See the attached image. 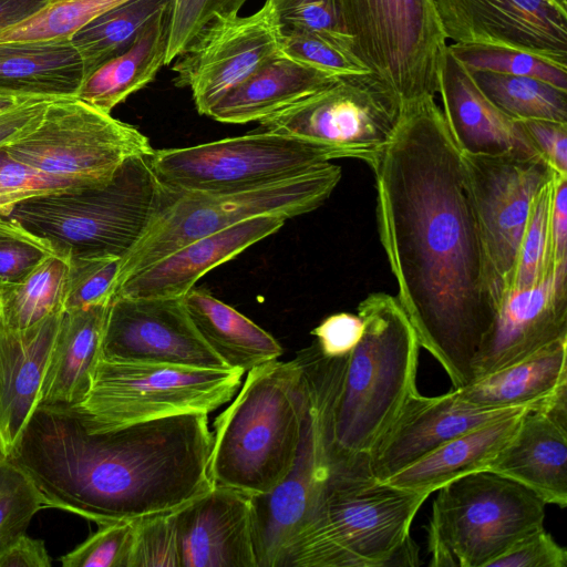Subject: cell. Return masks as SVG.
Listing matches in <instances>:
<instances>
[{
  "instance_id": "6da1fadb",
  "label": "cell",
  "mask_w": 567,
  "mask_h": 567,
  "mask_svg": "<svg viewBox=\"0 0 567 567\" xmlns=\"http://www.w3.org/2000/svg\"><path fill=\"white\" fill-rule=\"evenodd\" d=\"M377 225L419 343L453 389L474 381L503 290L488 258L462 153L434 96L402 103L395 132L368 164Z\"/></svg>"
},
{
  "instance_id": "7a4b0ae2",
  "label": "cell",
  "mask_w": 567,
  "mask_h": 567,
  "mask_svg": "<svg viewBox=\"0 0 567 567\" xmlns=\"http://www.w3.org/2000/svg\"><path fill=\"white\" fill-rule=\"evenodd\" d=\"M208 414L91 432L78 409L38 405L7 458L51 502L96 524L176 512L208 493Z\"/></svg>"
},
{
  "instance_id": "3957f363",
  "label": "cell",
  "mask_w": 567,
  "mask_h": 567,
  "mask_svg": "<svg viewBox=\"0 0 567 567\" xmlns=\"http://www.w3.org/2000/svg\"><path fill=\"white\" fill-rule=\"evenodd\" d=\"M358 315L363 332L348 355L328 358L316 342L302 353L320 393L330 472L367 466L379 437L417 392L421 346L398 299L370 293Z\"/></svg>"
},
{
  "instance_id": "277c9868",
  "label": "cell",
  "mask_w": 567,
  "mask_h": 567,
  "mask_svg": "<svg viewBox=\"0 0 567 567\" xmlns=\"http://www.w3.org/2000/svg\"><path fill=\"white\" fill-rule=\"evenodd\" d=\"M427 497L378 481L367 467L331 471L281 567L417 566L410 528Z\"/></svg>"
},
{
  "instance_id": "5b68a950",
  "label": "cell",
  "mask_w": 567,
  "mask_h": 567,
  "mask_svg": "<svg viewBox=\"0 0 567 567\" xmlns=\"http://www.w3.org/2000/svg\"><path fill=\"white\" fill-rule=\"evenodd\" d=\"M306 402V380L297 358L249 370L238 394L213 424L208 462L213 484L247 496L274 489L296 461Z\"/></svg>"
},
{
  "instance_id": "8992f818",
  "label": "cell",
  "mask_w": 567,
  "mask_h": 567,
  "mask_svg": "<svg viewBox=\"0 0 567 567\" xmlns=\"http://www.w3.org/2000/svg\"><path fill=\"white\" fill-rule=\"evenodd\" d=\"M151 155L125 162L107 182L24 199L4 215L71 258L126 256L165 198Z\"/></svg>"
},
{
  "instance_id": "52a82bcc",
  "label": "cell",
  "mask_w": 567,
  "mask_h": 567,
  "mask_svg": "<svg viewBox=\"0 0 567 567\" xmlns=\"http://www.w3.org/2000/svg\"><path fill=\"white\" fill-rule=\"evenodd\" d=\"M342 176L329 163L316 171L254 188L221 193L178 194L165 198L144 236L122 258L116 287L132 275L181 247L240 221L266 215L296 217L317 209Z\"/></svg>"
},
{
  "instance_id": "ba28073f",
  "label": "cell",
  "mask_w": 567,
  "mask_h": 567,
  "mask_svg": "<svg viewBox=\"0 0 567 567\" xmlns=\"http://www.w3.org/2000/svg\"><path fill=\"white\" fill-rule=\"evenodd\" d=\"M437 491L427 526L432 567H489L520 538L544 527L547 504L492 471L461 476Z\"/></svg>"
},
{
  "instance_id": "9c48e42d",
  "label": "cell",
  "mask_w": 567,
  "mask_h": 567,
  "mask_svg": "<svg viewBox=\"0 0 567 567\" xmlns=\"http://www.w3.org/2000/svg\"><path fill=\"white\" fill-rule=\"evenodd\" d=\"M244 373L100 358L89 393L73 406L91 432L186 413L209 414L234 398Z\"/></svg>"
},
{
  "instance_id": "30bf717a",
  "label": "cell",
  "mask_w": 567,
  "mask_h": 567,
  "mask_svg": "<svg viewBox=\"0 0 567 567\" xmlns=\"http://www.w3.org/2000/svg\"><path fill=\"white\" fill-rule=\"evenodd\" d=\"M354 53L402 103L439 92L447 38L434 0H337Z\"/></svg>"
},
{
  "instance_id": "8fae6325",
  "label": "cell",
  "mask_w": 567,
  "mask_h": 567,
  "mask_svg": "<svg viewBox=\"0 0 567 567\" xmlns=\"http://www.w3.org/2000/svg\"><path fill=\"white\" fill-rule=\"evenodd\" d=\"M337 155L320 145L262 130L187 147L154 150L151 164L168 192L254 188L316 171Z\"/></svg>"
},
{
  "instance_id": "7c38bea8",
  "label": "cell",
  "mask_w": 567,
  "mask_h": 567,
  "mask_svg": "<svg viewBox=\"0 0 567 567\" xmlns=\"http://www.w3.org/2000/svg\"><path fill=\"white\" fill-rule=\"evenodd\" d=\"M401 101L375 73L347 74L261 120L258 130L293 136L369 164L389 143Z\"/></svg>"
},
{
  "instance_id": "4fadbf2b",
  "label": "cell",
  "mask_w": 567,
  "mask_h": 567,
  "mask_svg": "<svg viewBox=\"0 0 567 567\" xmlns=\"http://www.w3.org/2000/svg\"><path fill=\"white\" fill-rule=\"evenodd\" d=\"M45 174L87 183L110 181L128 159L154 152L147 136L82 101H51L40 123L4 146Z\"/></svg>"
},
{
  "instance_id": "5bb4252c",
  "label": "cell",
  "mask_w": 567,
  "mask_h": 567,
  "mask_svg": "<svg viewBox=\"0 0 567 567\" xmlns=\"http://www.w3.org/2000/svg\"><path fill=\"white\" fill-rule=\"evenodd\" d=\"M282 24L271 0L252 14L209 22L174 61V83L189 87L196 110L208 115L228 93L282 54Z\"/></svg>"
},
{
  "instance_id": "9a60e30c",
  "label": "cell",
  "mask_w": 567,
  "mask_h": 567,
  "mask_svg": "<svg viewBox=\"0 0 567 567\" xmlns=\"http://www.w3.org/2000/svg\"><path fill=\"white\" fill-rule=\"evenodd\" d=\"M462 162L484 245L504 296L511 289L533 204L557 173L542 156L462 153Z\"/></svg>"
},
{
  "instance_id": "2e32d148",
  "label": "cell",
  "mask_w": 567,
  "mask_h": 567,
  "mask_svg": "<svg viewBox=\"0 0 567 567\" xmlns=\"http://www.w3.org/2000/svg\"><path fill=\"white\" fill-rule=\"evenodd\" d=\"M302 370L307 402L296 461L274 489L249 496L257 567H281L289 547L311 518L330 473L320 393L312 377Z\"/></svg>"
},
{
  "instance_id": "e0dca14e",
  "label": "cell",
  "mask_w": 567,
  "mask_h": 567,
  "mask_svg": "<svg viewBox=\"0 0 567 567\" xmlns=\"http://www.w3.org/2000/svg\"><path fill=\"white\" fill-rule=\"evenodd\" d=\"M101 358L117 362L230 369L196 330L183 298H113L107 308Z\"/></svg>"
},
{
  "instance_id": "ac0fdd59",
  "label": "cell",
  "mask_w": 567,
  "mask_h": 567,
  "mask_svg": "<svg viewBox=\"0 0 567 567\" xmlns=\"http://www.w3.org/2000/svg\"><path fill=\"white\" fill-rule=\"evenodd\" d=\"M447 39L499 44L567 66V0H434Z\"/></svg>"
},
{
  "instance_id": "d6986e66",
  "label": "cell",
  "mask_w": 567,
  "mask_h": 567,
  "mask_svg": "<svg viewBox=\"0 0 567 567\" xmlns=\"http://www.w3.org/2000/svg\"><path fill=\"white\" fill-rule=\"evenodd\" d=\"M520 409L470 404L455 390L437 395L412 394L367 457L369 474L384 482L447 441Z\"/></svg>"
},
{
  "instance_id": "ffe728a7",
  "label": "cell",
  "mask_w": 567,
  "mask_h": 567,
  "mask_svg": "<svg viewBox=\"0 0 567 567\" xmlns=\"http://www.w3.org/2000/svg\"><path fill=\"white\" fill-rule=\"evenodd\" d=\"M564 338H567V266L533 288L503 296L495 322L476 357L474 381Z\"/></svg>"
},
{
  "instance_id": "44dd1931",
  "label": "cell",
  "mask_w": 567,
  "mask_h": 567,
  "mask_svg": "<svg viewBox=\"0 0 567 567\" xmlns=\"http://www.w3.org/2000/svg\"><path fill=\"white\" fill-rule=\"evenodd\" d=\"M175 516L182 567H257L249 496L214 485Z\"/></svg>"
},
{
  "instance_id": "7402d4cb",
  "label": "cell",
  "mask_w": 567,
  "mask_h": 567,
  "mask_svg": "<svg viewBox=\"0 0 567 567\" xmlns=\"http://www.w3.org/2000/svg\"><path fill=\"white\" fill-rule=\"evenodd\" d=\"M286 220L259 216L196 239L125 279L114 298H183L205 274L272 235Z\"/></svg>"
},
{
  "instance_id": "603a6c76",
  "label": "cell",
  "mask_w": 567,
  "mask_h": 567,
  "mask_svg": "<svg viewBox=\"0 0 567 567\" xmlns=\"http://www.w3.org/2000/svg\"><path fill=\"white\" fill-rule=\"evenodd\" d=\"M540 497L567 505V395L544 410H525L520 422L487 467Z\"/></svg>"
},
{
  "instance_id": "cb8c5ba5",
  "label": "cell",
  "mask_w": 567,
  "mask_h": 567,
  "mask_svg": "<svg viewBox=\"0 0 567 567\" xmlns=\"http://www.w3.org/2000/svg\"><path fill=\"white\" fill-rule=\"evenodd\" d=\"M443 115L462 153L540 156L518 121L496 109L474 83L470 71L449 51L440 74Z\"/></svg>"
},
{
  "instance_id": "d4e9b609",
  "label": "cell",
  "mask_w": 567,
  "mask_h": 567,
  "mask_svg": "<svg viewBox=\"0 0 567 567\" xmlns=\"http://www.w3.org/2000/svg\"><path fill=\"white\" fill-rule=\"evenodd\" d=\"M24 330L0 323V455L7 457L39 405L61 316Z\"/></svg>"
},
{
  "instance_id": "484cf974",
  "label": "cell",
  "mask_w": 567,
  "mask_h": 567,
  "mask_svg": "<svg viewBox=\"0 0 567 567\" xmlns=\"http://www.w3.org/2000/svg\"><path fill=\"white\" fill-rule=\"evenodd\" d=\"M567 338L514 364L454 389L463 401L488 409L543 410L567 395Z\"/></svg>"
},
{
  "instance_id": "4316f807",
  "label": "cell",
  "mask_w": 567,
  "mask_h": 567,
  "mask_svg": "<svg viewBox=\"0 0 567 567\" xmlns=\"http://www.w3.org/2000/svg\"><path fill=\"white\" fill-rule=\"evenodd\" d=\"M109 305L64 310L44 373L39 405H79L101 358Z\"/></svg>"
},
{
  "instance_id": "83f0119b",
  "label": "cell",
  "mask_w": 567,
  "mask_h": 567,
  "mask_svg": "<svg viewBox=\"0 0 567 567\" xmlns=\"http://www.w3.org/2000/svg\"><path fill=\"white\" fill-rule=\"evenodd\" d=\"M339 76L280 54L228 93L207 116L228 124L260 122Z\"/></svg>"
},
{
  "instance_id": "f1b7e54d",
  "label": "cell",
  "mask_w": 567,
  "mask_h": 567,
  "mask_svg": "<svg viewBox=\"0 0 567 567\" xmlns=\"http://www.w3.org/2000/svg\"><path fill=\"white\" fill-rule=\"evenodd\" d=\"M84 80L70 39L0 42V92L42 100L75 97Z\"/></svg>"
},
{
  "instance_id": "f546056e",
  "label": "cell",
  "mask_w": 567,
  "mask_h": 567,
  "mask_svg": "<svg viewBox=\"0 0 567 567\" xmlns=\"http://www.w3.org/2000/svg\"><path fill=\"white\" fill-rule=\"evenodd\" d=\"M525 410H517L447 441L384 482L430 495L461 476L487 470L516 431Z\"/></svg>"
},
{
  "instance_id": "4dcf8cb0",
  "label": "cell",
  "mask_w": 567,
  "mask_h": 567,
  "mask_svg": "<svg viewBox=\"0 0 567 567\" xmlns=\"http://www.w3.org/2000/svg\"><path fill=\"white\" fill-rule=\"evenodd\" d=\"M183 302L196 330L228 368L248 372L282 354L270 333L208 291L194 287Z\"/></svg>"
},
{
  "instance_id": "1f68e13d",
  "label": "cell",
  "mask_w": 567,
  "mask_h": 567,
  "mask_svg": "<svg viewBox=\"0 0 567 567\" xmlns=\"http://www.w3.org/2000/svg\"><path fill=\"white\" fill-rule=\"evenodd\" d=\"M169 6L161 10L124 52L86 76L75 99L104 113L151 83L165 65Z\"/></svg>"
},
{
  "instance_id": "d6a6232c",
  "label": "cell",
  "mask_w": 567,
  "mask_h": 567,
  "mask_svg": "<svg viewBox=\"0 0 567 567\" xmlns=\"http://www.w3.org/2000/svg\"><path fill=\"white\" fill-rule=\"evenodd\" d=\"M70 258L53 254L18 284L0 288V323L24 330L64 311Z\"/></svg>"
},
{
  "instance_id": "836d02e7",
  "label": "cell",
  "mask_w": 567,
  "mask_h": 567,
  "mask_svg": "<svg viewBox=\"0 0 567 567\" xmlns=\"http://www.w3.org/2000/svg\"><path fill=\"white\" fill-rule=\"evenodd\" d=\"M171 0H127L102 13L71 38L84 68V79L113 56L124 52L144 27Z\"/></svg>"
},
{
  "instance_id": "e575fe53",
  "label": "cell",
  "mask_w": 567,
  "mask_h": 567,
  "mask_svg": "<svg viewBox=\"0 0 567 567\" xmlns=\"http://www.w3.org/2000/svg\"><path fill=\"white\" fill-rule=\"evenodd\" d=\"M470 73L483 95L508 117L567 123V90L529 76L491 71Z\"/></svg>"
},
{
  "instance_id": "d590c367",
  "label": "cell",
  "mask_w": 567,
  "mask_h": 567,
  "mask_svg": "<svg viewBox=\"0 0 567 567\" xmlns=\"http://www.w3.org/2000/svg\"><path fill=\"white\" fill-rule=\"evenodd\" d=\"M127 0H49L37 12L0 32V42L70 39L89 22Z\"/></svg>"
},
{
  "instance_id": "8d00e7d4",
  "label": "cell",
  "mask_w": 567,
  "mask_h": 567,
  "mask_svg": "<svg viewBox=\"0 0 567 567\" xmlns=\"http://www.w3.org/2000/svg\"><path fill=\"white\" fill-rule=\"evenodd\" d=\"M449 51L470 71L529 76L567 90V66L526 51L488 43H453Z\"/></svg>"
},
{
  "instance_id": "74e56055",
  "label": "cell",
  "mask_w": 567,
  "mask_h": 567,
  "mask_svg": "<svg viewBox=\"0 0 567 567\" xmlns=\"http://www.w3.org/2000/svg\"><path fill=\"white\" fill-rule=\"evenodd\" d=\"M281 53L336 75L370 71L354 53L352 41L347 34L282 28Z\"/></svg>"
},
{
  "instance_id": "f35d334b",
  "label": "cell",
  "mask_w": 567,
  "mask_h": 567,
  "mask_svg": "<svg viewBox=\"0 0 567 567\" xmlns=\"http://www.w3.org/2000/svg\"><path fill=\"white\" fill-rule=\"evenodd\" d=\"M51 502L19 465L0 455V550L25 533L33 516Z\"/></svg>"
},
{
  "instance_id": "ab89813d",
  "label": "cell",
  "mask_w": 567,
  "mask_h": 567,
  "mask_svg": "<svg viewBox=\"0 0 567 567\" xmlns=\"http://www.w3.org/2000/svg\"><path fill=\"white\" fill-rule=\"evenodd\" d=\"M553 181L543 188L533 204L520 241L509 291L533 288L556 271L551 267L549 258V213Z\"/></svg>"
},
{
  "instance_id": "60d3db41",
  "label": "cell",
  "mask_w": 567,
  "mask_h": 567,
  "mask_svg": "<svg viewBox=\"0 0 567 567\" xmlns=\"http://www.w3.org/2000/svg\"><path fill=\"white\" fill-rule=\"evenodd\" d=\"M248 0H171L165 64L172 63L214 19L236 16Z\"/></svg>"
},
{
  "instance_id": "b9f144b4",
  "label": "cell",
  "mask_w": 567,
  "mask_h": 567,
  "mask_svg": "<svg viewBox=\"0 0 567 567\" xmlns=\"http://www.w3.org/2000/svg\"><path fill=\"white\" fill-rule=\"evenodd\" d=\"M53 254L48 240L0 216V288L20 282Z\"/></svg>"
},
{
  "instance_id": "7bdbcfd3",
  "label": "cell",
  "mask_w": 567,
  "mask_h": 567,
  "mask_svg": "<svg viewBox=\"0 0 567 567\" xmlns=\"http://www.w3.org/2000/svg\"><path fill=\"white\" fill-rule=\"evenodd\" d=\"M122 258H71L64 310L110 305L115 295Z\"/></svg>"
},
{
  "instance_id": "ee69618b",
  "label": "cell",
  "mask_w": 567,
  "mask_h": 567,
  "mask_svg": "<svg viewBox=\"0 0 567 567\" xmlns=\"http://www.w3.org/2000/svg\"><path fill=\"white\" fill-rule=\"evenodd\" d=\"M96 184L101 183L80 182L45 174L18 161L4 147H0V216L7 215L14 205L24 199Z\"/></svg>"
},
{
  "instance_id": "f6af8a7d",
  "label": "cell",
  "mask_w": 567,
  "mask_h": 567,
  "mask_svg": "<svg viewBox=\"0 0 567 567\" xmlns=\"http://www.w3.org/2000/svg\"><path fill=\"white\" fill-rule=\"evenodd\" d=\"M128 567H182L175 512L134 522Z\"/></svg>"
},
{
  "instance_id": "bcb514c9",
  "label": "cell",
  "mask_w": 567,
  "mask_h": 567,
  "mask_svg": "<svg viewBox=\"0 0 567 567\" xmlns=\"http://www.w3.org/2000/svg\"><path fill=\"white\" fill-rule=\"evenodd\" d=\"M134 522L122 520L99 525L97 532L61 557L62 566L128 567Z\"/></svg>"
},
{
  "instance_id": "7dc6e473",
  "label": "cell",
  "mask_w": 567,
  "mask_h": 567,
  "mask_svg": "<svg viewBox=\"0 0 567 567\" xmlns=\"http://www.w3.org/2000/svg\"><path fill=\"white\" fill-rule=\"evenodd\" d=\"M282 28L346 34L337 0H271Z\"/></svg>"
},
{
  "instance_id": "c3c4849f",
  "label": "cell",
  "mask_w": 567,
  "mask_h": 567,
  "mask_svg": "<svg viewBox=\"0 0 567 567\" xmlns=\"http://www.w3.org/2000/svg\"><path fill=\"white\" fill-rule=\"evenodd\" d=\"M567 550L544 527L516 542L489 567H566Z\"/></svg>"
},
{
  "instance_id": "681fc988",
  "label": "cell",
  "mask_w": 567,
  "mask_h": 567,
  "mask_svg": "<svg viewBox=\"0 0 567 567\" xmlns=\"http://www.w3.org/2000/svg\"><path fill=\"white\" fill-rule=\"evenodd\" d=\"M362 332L363 322L358 313L338 312L323 319L311 334L323 355L342 358L355 348Z\"/></svg>"
},
{
  "instance_id": "f907efd6",
  "label": "cell",
  "mask_w": 567,
  "mask_h": 567,
  "mask_svg": "<svg viewBox=\"0 0 567 567\" xmlns=\"http://www.w3.org/2000/svg\"><path fill=\"white\" fill-rule=\"evenodd\" d=\"M518 122L537 153L558 175L567 176V123L548 120Z\"/></svg>"
},
{
  "instance_id": "816d5d0a",
  "label": "cell",
  "mask_w": 567,
  "mask_h": 567,
  "mask_svg": "<svg viewBox=\"0 0 567 567\" xmlns=\"http://www.w3.org/2000/svg\"><path fill=\"white\" fill-rule=\"evenodd\" d=\"M549 258L554 270L567 266V176L555 175L549 213Z\"/></svg>"
},
{
  "instance_id": "f5cc1de1",
  "label": "cell",
  "mask_w": 567,
  "mask_h": 567,
  "mask_svg": "<svg viewBox=\"0 0 567 567\" xmlns=\"http://www.w3.org/2000/svg\"><path fill=\"white\" fill-rule=\"evenodd\" d=\"M51 101L35 100L0 114V147L30 133L41 121Z\"/></svg>"
},
{
  "instance_id": "db71d44e",
  "label": "cell",
  "mask_w": 567,
  "mask_h": 567,
  "mask_svg": "<svg viewBox=\"0 0 567 567\" xmlns=\"http://www.w3.org/2000/svg\"><path fill=\"white\" fill-rule=\"evenodd\" d=\"M43 540L19 535L0 550V567H50Z\"/></svg>"
},
{
  "instance_id": "11a10c76",
  "label": "cell",
  "mask_w": 567,
  "mask_h": 567,
  "mask_svg": "<svg viewBox=\"0 0 567 567\" xmlns=\"http://www.w3.org/2000/svg\"><path fill=\"white\" fill-rule=\"evenodd\" d=\"M49 0H0V32L27 19Z\"/></svg>"
},
{
  "instance_id": "9f6ffc18",
  "label": "cell",
  "mask_w": 567,
  "mask_h": 567,
  "mask_svg": "<svg viewBox=\"0 0 567 567\" xmlns=\"http://www.w3.org/2000/svg\"><path fill=\"white\" fill-rule=\"evenodd\" d=\"M35 100L42 99H34L0 92V114Z\"/></svg>"
}]
</instances>
